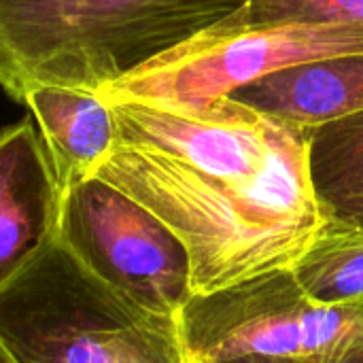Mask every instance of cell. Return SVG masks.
<instances>
[{
	"mask_svg": "<svg viewBox=\"0 0 363 363\" xmlns=\"http://www.w3.org/2000/svg\"><path fill=\"white\" fill-rule=\"evenodd\" d=\"M96 174L145 204L183 240L194 296L291 268L328 219L308 162L262 172L198 168L155 147L117 140Z\"/></svg>",
	"mask_w": 363,
	"mask_h": 363,
	"instance_id": "cell-1",
	"label": "cell"
},
{
	"mask_svg": "<svg viewBox=\"0 0 363 363\" xmlns=\"http://www.w3.org/2000/svg\"><path fill=\"white\" fill-rule=\"evenodd\" d=\"M249 0H0V87L23 102L36 85L100 89Z\"/></svg>",
	"mask_w": 363,
	"mask_h": 363,
	"instance_id": "cell-2",
	"label": "cell"
},
{
	"mask_svg": "<svg viewBox=\"0 0 363 363\" xmlns=\"http://www.w3.org/2000/svg\"><path fill=\"white\" fill-rule=\"evenodd\" d=\"M0 349L13 363H187L177 317L100 283L57 236L0 289Z\"/></svg>",
	"mask_w": 363,
	"mask_h": 363,
	"instance_id": "cell-3",
	"label": "cell"
},
{
	"mask_svg": "<svg viewBox=\"0 0 363 363\" xmlns=\"http://www.w3.org/2000/svg\"><path fill=\"white\" fill-rule=\"evenodd\" d=\"M349 53H363V23H217L98 91L111 104L200 113L264 74Z\"/></svg>",
	"mask_w": 363,
	"mask_h": 363,
	"instance_id": "cell-4",
	"label": "cell"
},
{
	"mask_svg": "<svg viewBox=\"0 0 363 363\" xmlns=\"http://www.w3.org/2000/svg\"><path fill=\"white\" fill-rule=\"evenodd\" d=\"M185 355L206 363L240 357H311L363 342V304L313 300L291 268L191 296L177 317Z\"/></svg>",
	"mask_w": 363,
	"mask_h": 363,
	"instance_id": "cell-5",
	"label": "cell"
},
{
	"mask_svg": "<svg viewBox=\"0 0 363 363\" xmlns=\"http://www.w3.org/2000/svg\"><path fill=\"white\" fill-rule=\"evenodd\" d=\"M57 240L91 277L149 313L179 317L194 296L183 240L98 174L62 191Z\"/></svg>",
	"mask_w": 363,
	"mask_h": 363,
	"instance_id": "cell-6",
	"label": "cell"
},
{
	"mask_svg": "<svg viewBox=\"0 0 363 363\" xmlns=\"http://www.w3.org/2000/svg\"><path fill=\"white\" fill-rule=\"evenodd\" d=\"M62 189L32 121L0 132V289L57 236Z\"/></svg>",
	"mask_w": 363,
	"mask_h": 363,
	"instance_id": "cell-7",
	"label": "cell"
},
{
	"mask_svg": "<svg viewBox=\"0 0 363 363\" xmlns=\"http://www.w3.org/2000/svg\"><path fill=\"white\" fill-rule=\"evenodd\" d=\"M230 98L300 130L355 115L363 111V53L274 70L234 89Z\"/></svg>",
	"mask_w": 363,
	"mask_h": 363,
	"instance_id": "cell-8",
	"label": "cell"
},
{
	"mask_svg": "<svg viewBox=\"0 0 363 363\" xmlns=\"http://www.w3.org/2000/svg\"><path fill=\"white\" fill-rule=\"evenodd\" d=\"M23 102L40 125L60 189L94 177L117 145L113 106L98 89L36 85Z\"/></svg>",
	"mask_w": 363,
	"mask_h": 363,
	"instance_id": "cell-9",
	"label": "cell"
},
{
	"mask_svg": "<svg viewBox=\"0 0 363 363\" xmlns=\"http://www.w3.org/2000/svg\"><path fill=\"white\" fill-rule=\"evenodd\" d=\"M298 285L330 306L363 304V228L328 217L291 264Z\"/></svg>",
	"mask_w": 363,
	"mask_h": 363,
	"instance_id": "cell-10",
	"label": "cell"
},
{
	"mask_svg": "<svg viewBox=\"0 0 363 363\" xmlns=\"http://www.w3.org/2000/svg\"><path fill=\"white\" fill-rule=\"evenodd\" d=\"M304 132L311 183L325 217L363 204V111Z\"/></svg>",
	"mask_w": 363,
	"mask_h": 363,
	"instance_id": "cell-11",
	"label": "cell"
},
{
	"mask_svg": "<svg viewBox=\"0 0 363 363\" xmlns=\"http://www.w3.org/2000/svg\"><path fill=\"white\" fill-rule=\"evenodd\" d=\"M221 23H363V0H249Z\"/></svg>",
	"mask_w": 363,
	"mask_h": 363,
	"instance_id": "cell-12",
	"label": "cell"
},
{
	"mask_svg": "<svg viewBox=\"0 0 363 363\" xmlns=\"http://www.w3.org/2000/svg\"><path fill=\"white\" fill-rule=\"evenodd\" d=\"M223 363H363V342L349 345L321 355H311V357H240Z\"/></svg>",
	"mask_w": 363,
	"mask_h": 363,
	"instance_id": "cell-13",
	"label": "cell"
},
{
	"mask_svg": "<svg viewBox=\"0 0 363 363\" xmlns=\"http://www.w3.org/2000/svg\"><path fill=\"white\" fill-rule=\"evenodd\" d=\"M336 219H342V221H349V223H355V225L363 228V204H359V206H353V208H349L347 213L338 215Z\"/></svg>",
	"mask_w": 363,
	"mask_h": 363,
	"instance_id": "cell-14",
	"label": "cell"
},
{
	"mask_svg": "<svg viewBox=\"0 0 363 363\" xmlns=\"http://www.w3.org/2000/svg\"><path fill=\"white\" fill-rule=\"evenodd\" d=\"M0 363H13L11 359H9V355H6V353H4L2 349H0Z\"/></svg>",
	"mask_w": 363,
	"mask_h": 363,
	"instance_id": "cell-15",
	"label": "cell"
},
{
	"mask_svg": "<svg viewBox=\"0 0 363 363\" xmlns=\"http://www.w3.org/2000/svg\"><path fill=\"white\" fill-rule=\"evenodd\" d=\"M185 362H187V363H200V362H196V359H191V357H187V355H185Z\"/></svg>",
	"mask_w": 363,
	"mask_h": 363,
	"instance_id": "cell-16",
	"label": "cell"
}]
</instances>
